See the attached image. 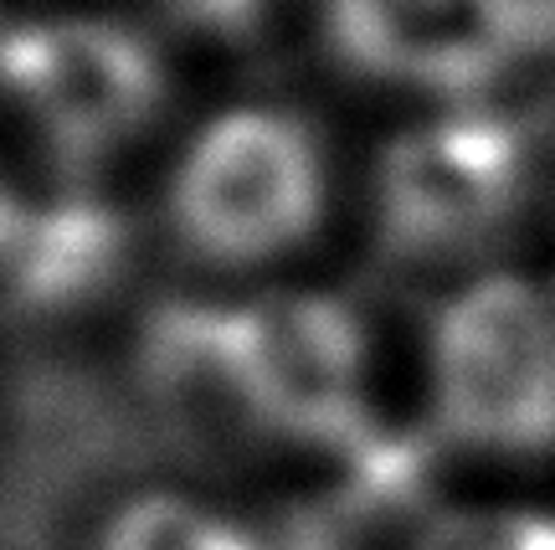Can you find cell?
<instances>
[{"mask_svg":"<svg viewBox=\"0 0 555 550\" xmlns=\"http://www.w3.org/2000/svg\"><path fill=\"white\" fill-rule=\"evenodd\" d=\"M99 550H268V540L180 494H144L108 520Z\"/></svg>","mask_w":555,"mask_h":550,"instance_id":"8","label":"cell"},{"mask_svg":"<svg viewBox=\"0 0 555 550\" xmlns=\"http://www.w3.org/2000/svg\"><path fill=\"white\" fill-rule=\"evenodd\" d=\"M0 88L62 159H99L159 114L165 67L150 41L114 21H31L0 37Z\"/></svg>","mask_w":555,"mask_h":550,"instance_id":"4","label":"cell"},{"mask_svg":"<svg viewBox=\"0 0 555 550\" xmlns=\"http://www.w3.org/2000/svg\"><path fill=\"white\" fill-rule=\"evenodd\" d=\"M262 5H268V0H165V11H170L180 26L206 31V37H227V41L247 37L262 21Z\"/></svg>","mask_w":555,"mask_h":550,"instance_id":"10","label":"cell"},{"mask_svg":"<svg viewBox=\"0 0 555 550\" xmlns=\"http://www.w3.org/2000/svg\"><path fill=\"white\" fill-rule=\"evenodd\" d=\"M324 21L365 78L468 93L535 47L545 0H324Z\"/></svg>","mask_w":555,"mask_h":550,"instance_id":"6","label":"cell"},{"mask_svg":"<svg viewBox=\"0 0 555 550\" xmlns=\"http://www.w3.org/2000/svg\"><path fill=\"white\" fill-rule=\"evenodd\" d=\"M437 433L483 458H555V304L519 278H478L433 324Z\"/></svg>","mask_w":555,"mask_h":550,"instance_id":"1","label":"cell"},{"mask_svg":"<svg viewBox=\"0 0 555 550\" xmlns=\"http://www.w3.org/2000/svg\"><path fill=\"white\" fill-rule=\"evenodd\" d=\"M242 417L304 448L345 452L365 437V330L330 294H273L232 309Z\"/></svg>","mask_w":555,"mask_h":550,"instance_id":"3","label":"cell"},{"mask_svg":"<svg viewBox=\"0 0 555 550\" xmlns=\"http://www.w3.org/2000/svg\"><path fill=\"white\" fill-rule=\"evenodd\" d=\"M406 550H555L545 510H448L427 520Z\"/></svg>","mask_w":555,"mask_h":550,"instance_id":"9","label":"cell"},{"mask_svg":"<svg viewBox=\"0 0 555 550\" xmlns=\"http://www.w3.org/2000/svg\"><path fill=\"white\" fill-rule=\"evenodd\" d=\"M129 232L114 206L67 191L47 206H21V227L0 257L5 298L21 315H67L114 289Z\"/></svg>","mask_w":555,"mask_h":550,"instance_id":"7","label":"cell"},{"mask_svg":"<svg viewBox=\"0 0 555 550\" xmlns=\"http://www.w3.org/2000/svg\"><path fill=\"white\" fill-rule=\"evenodd\" d=\"M519 196V129L509 118H442L386 144L376 221L386 253L457 257L509 221Z\"/></svg>","mask_w":555,"mask_h":550,"instance_id":"5","label":"cell"},{"mask_svg":"<svg viewBox=\"0 0 555 550\" xmlns=\"http://www.w3.org/2000/svg\"><path fill=\"white\" fill-rule=\"evenodd\" d=\"M324 217V155L314 129L278 108H232L206 124L170 186L180 242L221 268L294 253Z\"/></svg>","mask_w":555,"mask_h":550,"instance_id":"2","label":"cell"},{"mask_svg":"<svg viewBox=\"0 0 555 550\" xmlns=\"http://www.w3.org/2000/svg\"><path fill=\"white\" fill-rule=\"evenodd\" d=\"M21 227V201L0 186V257H5V247H11V236H16Z\"/></svg>","mask_w":555,"mask_h":550,"instance_id":"11","label":"cell"}]
</instances>
